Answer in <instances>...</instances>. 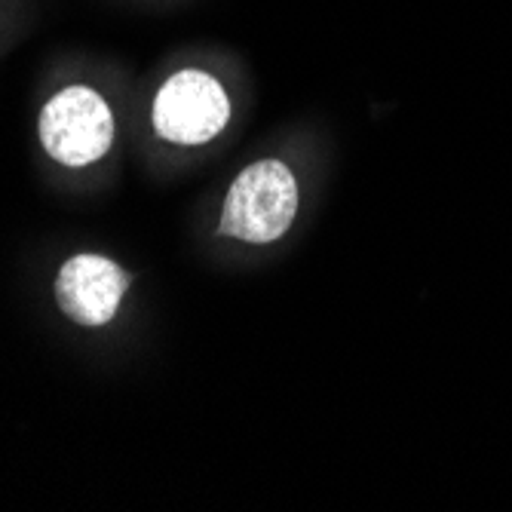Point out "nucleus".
Here are the masks:
<instances>
[{
  "label": "nucleus",
  "instance_id": "nucleus-2",
  "mask_svg": "<svg viewBox=\"0 0 512 512\" xmlns=\"http://www.w3.org/2000/svg\"><path fill=\"white\" fill-rule=\"evenodd\" d=\"M40 142L65 166H89L111 151L114 114L96 89L68 86L43 105Z\"/></svg>",
  "mask_w": 512,
  "mask_h": 512
},
{
  "label": "nucleus",
  "instance_id": "nucleus-1",
  "mask_svg": "<svg viewBox=\"0 0 512 512\" xmlns=\"http://www.w3.org/2000/svg\"><path fill=\"white\" fill-rule=\"evenodd\" d=\"M298 212L295 175L276 160L246 166L230 184L218 230L243 243H273L286 234Z\"/></svg>",
  "mask_w": 512,
  "mask_h": 512
},
{
  "label": "nucleus",
  "instance_id": "nucleus-4",
  "mask_svg": "<svg viewBox=\"0 0 512 512\" xmlns=\"http://www.w3.org/2000/svg\"><path fill=\"white\" fill-rule=\"evenodd\" d=\"M129 276L102 255H74L62 264L56 298L68 319L80 325H105L117 316Z\"/></svg>",
  "mask_w": 512,
  "mask_h": 512
},
{
  "label": "nucleus",
  "instance_id": "nucleus-3",
  "mask_svg": "<svg viewBox=\"0 0 512 512\" xmlns=\"http://www.w3.org/2000/svg\"><path fill=\"white\" fill-rule=\"evenodd\" d=\"M227 120L230 99L224 86L200 68L172 74L154 99V129L172 145H206L224 132Z\"/></svg>",
  "mask_w": 512,
  "mask_h": 512
}]
</instances>
